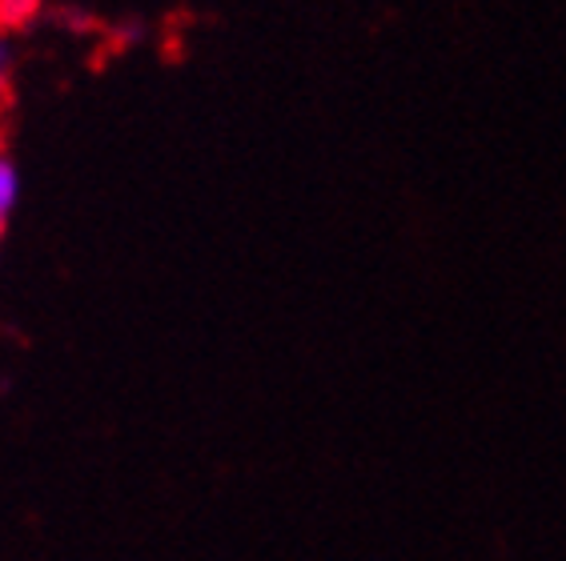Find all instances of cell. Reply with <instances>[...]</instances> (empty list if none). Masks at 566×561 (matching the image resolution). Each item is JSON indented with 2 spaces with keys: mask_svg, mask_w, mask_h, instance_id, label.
<instances>
[{
  "mask_svg": "<svg viewBox=\"0 0 566 561\" xmlns=\"http://www.w3.org/2000/svg\"><path fill=\"white\" fill-rule=\"evenodd\" d=\"M17 201H21V169L0 140V248H4V233H9V221L17 213Z\"/></svg>",
  "mask_w": 566,
  "mask_h": 561,
  "instance_id": "6da1fadb",
  "label": "cell"
},
{
  "mask_svg": "<svg viewBox=\"0 0 566 561\" xmlns=\"http://www.w3.org/2000/svg\"><path fill=\"white\" fill-rule=\"evenodd\" d=\"M49 9V0H0V33H24V29H33L36 21L44 17Z\"/></svg>",
  "mask_w": 566,
  "mask_h": 561,
  "instance_id": "7a4b0ae2",
  "label": "cell"
},
{
  "mask_svg": "<svg viewBox=\"0 0 566 561\" xmlns=\"http://www.w3.org/2000/svg\"><path fill=\"white\" fill-rule=\"evenodd\" d=\"M17 100V36L0 33V125L9 120Z\"/></svg>",
  "mask_w": 566,
  "mask_h": 561,
  "instance_id": "3957f363",
  "label": "cell"
}]
</instances>
